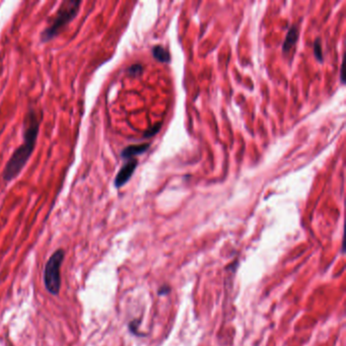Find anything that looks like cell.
Listing matches in <instances>:
<instances>
[{"instance_id": "cell-3", "label": "cell", "mask_w": 346, "mask_h": 346, "mask_svg": "<svg viewBox=\"0 0 346 346\" xmlns=\"http://www.w3.org/2000/svg\"><path fill=\"white\" fill-rule=\"evenodd\" d=\"M65 257L64 250H56L46 263L44 283L46 289L53 295H58L61 287V266Z\"/></svg>"}, {"instance_id": "cell-7", "label": "cell", "mask_w": 346, "mask_h": 346, "mask_svg": "<svg viewBox=\"0 0 346 346\" xmlns=\"http://www.w3.org/2000/svg\"><path fill=\"white\" fill-rule=\"evenodd\" d=\"M152 55L158 61L162 63H169L171 61V55H170L169 50H167L163 46H160V45L155 46L152 48Z\"/></svg>"}, {"instance_id": "cell-4", "label": "cell", "mask_w": 346, "mask_h": 346, "mask_svg": "<svg viewBox=\"0 0 346 346\" xmlns=\"http://www.w3.org/2000/svg\"><path fill=\"white\" fill-rule=\"evenodd\" d=\"M137 161L132 159V160H129L128 163H126L119 171V173L117 174L116 178H115V186L116 188H121L122 186H124L129 180L130 178L132 177L135 169L137 168Z\"/></svg>"}, {"instance_id": "cell-8", "label": "cell", "mask_w": 346, "mask_h": 346, "mask_svg": "<svg viewBox=\"0 0 346 346\" xmlns=\"http://www.w3.org/2000/svg\"><path fill=\"white\" fill-rule=\"evenodd\" d=\"M314 53H315V56L316 58L322 62L323 61V54H322V47H321V43H320V40L317 39L316 42H315V45H314Z\"/></svg>"}, {"instance_id": "cell-2", "label": "cell", "mask_w": 346, "mask_h": 346, "mask_svg": "<svg viewBox=\"0 0 346 346\" xmlns=\"http://www.w3.org/2000/svg\"><path fill=\"white\" fill-rule=\"evenodd\" d=\"M81 5L82 2H74V0L63 2L51 24L42 32V42H49L58 36V34L66 27V25H68L78 16Z\"/></svg>"}, {"instance_id": "cell-9", "label": "cell", "mask_w": 346, "mask_h": 346, "mask_svg": "<svg viewBox=\"0 0 346 346\" xmlns=\"http://www.w3.org/2000/svg\"><path fill=\"white\" fill-rule=\"evenodd\" d=\"M142 66L140 65V64H134V65H132V66H130L129 68H128V73L129 74H131V75H137V74H139V73H141V71H142Z\"/></svg>"}, {"instance_id": "cell-10", "label": "cell", "mask_w": 346, "mask_h": 346, "mask_svg": "<svg viewBox=\"0 0 346 346\" xmlns=\"http://www.w3.org/2000/svg\"><path fill=\"white\" fill-rule=\"evenodd\" d=\"M160 127H161V125L160 124H158V125H156L155 126V128L152 129V131H149V132H147V133H145V136H151V135H155L159 130H160Z\"/></svg>"}, {"instance_id": "cell-5", "label": "cell", "mask_w": 346, "mask_h": 346, "mask_svg": "<svg viewBox=\"0 0 346 346\" xmlns=\"http://www.w3.org/2000/svg\"><path fill=\"white\" fill-rule=\"evenodd\" d=\"M148 148H149V143H144L140 145H129L122 150L121 157L124 160H132L135 156L144 153Z\"/></svg>"}, {"instance_id": "cell-1", "label": "cell", "mask_w": 346, "mask_h": 346, "mask_svg": "<svg viewBox=\"0 0 346 346\" xmlns=\"http://www.w3.org/2000/svg\"><path fill=\"white\" fill-rule=\"evenodd\" d=\"M39 128L40 120L38 115L34 109H31L27 113L24 123V141L14 151L5 168L3 178L6 182H11L17 178L27 165L35 149Z\"/></svg>"}, {"instance_id": "cell-6", "label": "cell", "mask_w": 346, "mask_h": 346, "mask_svg": "<svg viewBox=\"0 0 346 346\" xmlns=\"http://www.w3.org/2000/svg\"><path fill=\"white\" fill-rule=\"evenodd\" d=\"M297 38H298V33H297V29L295 26H292L287 35H286V38L283 42V45H282V50L283 52H288L296 43L297 41Z\"/></svg>"}]
</instances>
